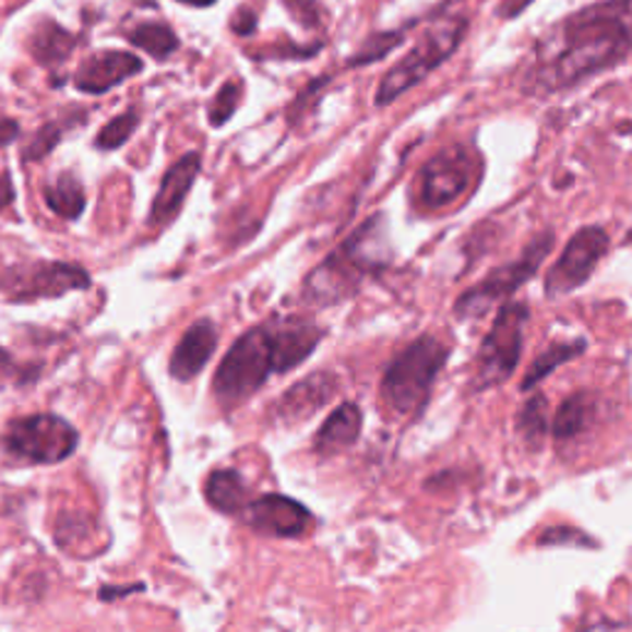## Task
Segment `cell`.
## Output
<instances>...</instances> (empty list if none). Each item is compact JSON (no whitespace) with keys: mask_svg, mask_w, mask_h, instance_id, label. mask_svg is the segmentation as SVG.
<instances>
[{"mask_svg":"<svg viewBox=\"0 0 632 632\" xmlns=\"http://www.w3.org/2000/svg\"><path fill=\"white\" fill-rule=\"evenodd\" d=\"M632 52V0H598L553 23L534 45L522 90L549 97L616 68Z\"/></svg>","mask_w":632,"mask_h":632,"instance_id":"6da1fadb","label":"cell"},{"mask_svg":"<svg viewBox=\"0 0 632 632\" xmlns=\"http://www.w3.org/2000/svg\"><path fill=\"white\" fill-rule=\"evenodd\" d=\"M322 329L311 319H272L245 332L223 356L213 375V393L225 410L252 398L275 373H287L314 354Z\"/></svg>","mask_w":632,"mask_h":632,"instance_id":"7a4b0ae2","label":"cell"},{"mask_svg":"<svg viewBox=\"0 0 632 632\" xmlns=\"http://www.w3.org/2000/svg\"><path fill=\"white\" fill-rule=\"evenodd\" d=\"M385 265L383 215H373L354 230L305 282V297L317 305H336Z\"/></svg>","mask_w":632,"mask_h":632,"instance_id":"3957f363","label":"cell"},{"mask_svg":"<svg viewBox=\"0 0 632 632\" xmlns=\"http://www.w3.org/2000/svg\"><path fill=\"white\" fill-rule=\"evenodd\" d=\"M467 31L469 17L465 15L436 17L426 35L405 52V58L383 74L379 90H375V107H389L395 99H401L405 92H410L422 80H428L432 72L442 68L460 50Z\"/></svg>","mask_w":632,"mask_h":632,"instance_id":"277c9868","label":"cell"},{"mask_svg":"<svg viewBox=\"0 0 632 632\" xmlns=\"http://www.w3.org/2000/svg\"><path fill=\"white\" fill-rule=\"evenodd\" d=\"M448 361V346L436 336H418L385 368L381 393L395 413L415 415L428 403L438 373Z\"/></svg>","mask_w":632,"mask_h":632,"instance_id":"5b68a950","label":"cell"},{"mask_svg":"<svg viewBox=\"0 0 632 632\" xmlns=\"http://www.w3.org/2000/svg\"><path fill=\"white\" fill-rule=\"evenodd\" d=\"M0 448L21 465H60L80 448V430L55 413L13 418L0 436Z\"/></svg>","mask_w":632,"mask_h":632,"instance_id":"8992f818","label":"cell"},{"mask_svg":"<svg viewBox=\"0 0 632 632\" xmlns=\"http://www.w3.org/2000/svg\"><path fill=\"white\" fill-rule=\"evenodd\" d=\"M482 174V156L467 144H450L438 151L415 176V203L422 211H442L475 188Z\"/></svg>","mask_w":632,"mask_h":632,"instance_id":"52a82bcc","label":"cell"},{"mask_svg":"<svg viewBox=\"0 0 632 632\" xmlns=\"http://www.w3.org/2000/svg\"><path fill=\"white\" fill-rule=\"evenodd\" d=\"M529 322V307L512 301L499 309L492 329L485 336L475 361V391H487L512 379L524 346V326Z\"/></svg>","mask_w":632,"mask_h":632,"instance_id":"ba28073f","label":"cell"},{"mask_svg":"<svg viewBox=\"0 0 632 632\" xmlns=\"http://www.w3.org/2000/svg\"><path fill=\"white\" fill-rule=\"evenodd\" d=\"M553 242L556 238L551 230L536 235L514 262L497 267L494 272H489L482 282H477L475 287L462 291L455 305V314L465 319L482 317L485 311L499 305V301L512 297L518 287L526 285V282L539 272L541 262L549 258V252L553 250Z\"/></svg>","mask_w":632,"mask_h":632,"instance_id":"9c48e42d","label":"cell"},{"mask_svg":"<svg viewBox=\"0 0 632 632\" xmlns=\"http://www.w3.org/2000/svg\"><path fill=\"white\" fill-rule=\"evenodd\" d=\"M92 287L90 272L74 262H23L8 267L0 275V291L11 301L58 299L68 291H84Z\"/></svg>","mask_w":632,"mask_h":632,"instance_id":"30bf717a","label":"cell"},{"mask_svg":"<svg viewBox=\"0 0 632 632\" xmlns=\"http://www.w3.org/2000/svg\"><path fill=\"white\" fill-rule=\"evenodd\" d=\"M610 248L608 232L600 225H586L573 238L565 242L561 258L553 262V267L546 275V295L561 297L579 289L591 279L593 270L606 258Z\"/></svg>","mask_w":632,"mask_h":632,"instance_id":"8fae6325","label":"cell"},{"mask_svg":"<svg viewBox=\"0 0 632 632\" xmlns=\"http://www.w3.org/2000/svg\"><path fill=\"white\" fill-rule=\"evenodd\" d=\"M240 518L250 529L265 536H277V539H297V536L307 534L314 522L305 504L285 494L250 499L248 506L240 512Z\"/></svg>","mask_w":632,"mask_h":632,"instance_id":"7c38bea8","label":"cell"},{"mask_svg":"<svg viewBox=\"0 0 632 632\" xmlns=\"http://www.w3.org/2000/svg\"><path fill=\"white\" fill-rule=\"evenodd\" d=\"M201 154H198V151H188L186 156L178 158V162L168 168L162 178V186H158L154 203H151L148 228L164 230L178 218L198 174H201Z\"/></svg>","mask_w":632,"mask_h":632,"instance_id":"4fadbf2b","label":"cell"},{"mask_svg":"<svg viewBox=\"0 0 632 632\" xmlns=\"http://www.w3.org/2000/svg\"><path fill=\"white\" fill-rule=\"evenodd\" d=\"M141 72H144V60L139 55L124 50H99L82 60L77 72H74V87L82 94L99 97V94H107Z\"/></svg>","mask_w":632,"mask_h":632,"instance_id":"5bb4252c","label":"cell"},{"mask_svg":"<svg viewBox=\"0 0 632 632\" xmlns=\"http://www.w3.org/2000/svg\"><path fill=\"white\" fill-rule=\"evenodd\" d=\"M215 348H218V329H215L211 319H198V322L186 329V334L174 346L168 373L181 383L193 381L211 361Z\"/></svg>","mask_w":632,"mask_h":632,"instance_id":"9a60e30c","label":"cell"},{"mask_svg":"<svg viewBox=\"0 0 632 632\" xmlns=\"http://www.w3.org/2000/svg\"><path fill=\"white\" fill-rule=\"evenodd\" d=\"M336 379L332 373H311L305 381H299L291 385V389L282 395L275 403V413L279 415V420L285 422H301L309 420L317 410H322L324 405L334 398L336 393Z\"/></svg>","mask_w":632,"mask_h":632,"instance_id":"2e32d148","label":"cell"},{"mask_svg":"<svg viewBox=\"0 0 632 632\" xmlns=\"http://www.w3.org/2000/svg\"><path fill=\"white\" fill-rule=\"evenodd\" d=\"M77 35L70 33L68 27L60 25L52 17H40L27 33L25 47L31 58L43 64V68H58V64L68 62L70 55L77 50Z\"/></svg>","mask_w":632,"mask_h":632,"instance_id":"e0dca14e","label":"cell"},{"mask_svg":"<svg viewBox=\"0 0 632 632\" xmlns=\"http://www.w3.org/2000/svg\"><path fill=\"white\" fill-rule=\"evenodd\" d=\"M361 422L363 415L356 403L338 405V408L329 415L324 426L319 428L314 438V450L319 455H336V452L351 448L358 436H361Z\"/></svg>","mask_w":632,"mask_h":632,"instance_id":"ac0fdd59","label":"cell"},{"mask_svg":"<svg viewBox=\"0 0 632 632\" xmlns=\"http://www.w3.org/2000/svg\"><path fill=\"white\" fill-rule=\"evenodd\" d=\"M203 494L215 512L240 516L250 502V487L238 469H215L207 475Z\"/></svg>","mask_w":632,"mask_h":632,"instance_id":"d6986e66","label":"cell"},{"mask_svg":"<svg viewBox=\"0 0 632 632\" xmlns=\"http://www.w3.org/2000/svg\"><path fill=\"white\" fill-rule=\"evenodd\" d=\"M45 203L50 211L62 220H80L84 207H87V193H84V186L77 176L72 171H62L60 176H55L50 183H45L43 188Z\"/></svg>","mask_w":632,"mask_h":632,"instance_id":"ffe728a7","label":"cell"},{"mask_svg":"<svg viewBox=\"0 0 632 632\" xmlns=\"http://www.w3.org/2000/svg\"><path fill=\"white\" fill-rule=\"evenodd\" d=\"M127 40L158 62L168 60L178 47H181V40H178L176 31L164 21L139 23L134 31L127 33Z\"/></svg>","mask_w":632,"mask_h":632,"instance_id":"44dd1931","label":"cell"},{"mask_svg":"<svg viewBox=\"0 0 632 632\" xmlns=\"http://www.w3.org/2000/svg\"><path fill=\"white\" fill-rule=\"evenodd\" d=\"M593 413H596V403H593L588 393H575L571 398H565L553 418L551 430L556 440L563 442L579 438L581 432L591 426Z\"/></svg>","mask_w":632,"mask_h":632,"instance_id":"7402d4cb","label":"cell"},{"mask_svg":"<svg viewBox=\"0 0 632 632\" xmlns=\"http://www.w3.org/2000/svg\"><path fill=\"white\" fill-rule=\"evenodd\" d=\"M586 351V342L583 338H575V342H561V344H551L546 348L544 354L534 358V363L529 366V371L524 375L522 389L529 391L536 383H541L546 375H551L556 368L563 366L565 361H573L575 356H581Z\"/></svg>","mask_w":632,"mask_h":632,"instance_id":"603a6c76","label":"cell"},{"mask_svg":"<svg viewBox=\"0 0 632 632\" xmlns=\"http://www.w3.org/2000/svg\"><path fill=\"white\" fill-rule=\"evenodd\" d=\"M403 37H405V27H401V31H385V33L371 35L361 45V50H356L351 58L346 60V68L358 70V68H366V64H373L383 58H389L395 47L403 45Z\"/></svg>","mask_w":632,"mask_h":632,"instance_id":"cb8c5ba5","label":"cell"},{"mask_svg":"<svg viewBox=\"0 0 632 632\" xmlns=\"http://www.w3.org/2000/svg\"><path fill=\"white\" fill-rule=\"evenodd\" d=\"M74 121L77 119H68V121L55 119V121H47V124H43L40 129L35 131L33 139L23 146V162L37 164V162H43V158L50 156L52 151L60 146L64 131L74 127Z\"/></svg>","mask_w":632,"mask_h":632,"instance_id":"d4e9b609","label":"cell"},{"mask_svg":"<svg viewBox=\"0 0 632 632\" xmlns=\"http://www.w3.org/2000/svg\"><path fill=\"white\" fill-rule=\"evenodd\" d=\"M516 430L522 432L524 440L532 448H539L546 432H549V422H546V398L544 395H534L524 403V408L516 415Z\"/></svg>","mask_w":632,"mask_h":632,"instance_id":"484cf974","label":"cell"},{"mask_svg":"<svg viewBox=\"0 0 632 632\" xmlns=\"http://www.w3.org/2000/svg\"><path fill=\"white\" fill-rule=\"evenodd\" d=\"M136 129H139V111L127 109L124 115L109 119L107 124L99 129L97 139H94V146L99 151H117L134 136Z\"/></svg>","mask_w":632,"mask_h":632,"instance_id":"4316f807","label":"cell"},{"mask_svg":"<svg viewBox=\"0 0 632 632\" xmlns=\"http://www.w3.org/2000/svg\"><path fill=\"white\" fill-rule=\"evenodd\" d=\"M240 99H242V82L240 80L225 82L223 87L215 92L211 104H207V121H211V127L220 129L228 124L240 107Z\"/></svg>","mask_w":632,"mask_h":632,"instance_id":"83f0119b","label":"cell"},{"mask_svg":"<svg viewBox=\"0 0 632 632\" xmlns=\"http://www.w3.org/2000/svg\"><path fill=\"white\" fill-rule=\"evenodd\" d=\"M329 82H332V77H317L314 82L307 84V87L297 94L295 102H291L287 107V121H289L291 129L299 127L301 121H307L309 111H314L319 99H322V90L329 87Z\"/></svg>","mask_w":632,"mask_h":632,"instance_id":"f1b7e54d","label":"cell"},{"mask_svg":"<svg viewBox=\"0 0 632 632\" xmlns=\"http://www.w3.org/2000/svg\"><path fill=\"white\" fill-rule=\"evenodd\" d=\"M94 529H97V526H94L87 514H62L58 529H55V539H58V546H62V549H70V544L77 539L87 541Z\"/></svg>","mask_w":632,"mask_h":632,"instance_id":"f546056e","label":"cell"},{"mask_svg":"<svg viewBox=\"0 0 632 632\" xmlns=\"http://www.w3.org/2000/svg\"><path fill=\"white\" fill-rule=\"evenodd\" d=\"M282 3L305 31H322L324 27V8L319 5V0H282Z\"/></svg>","mask_w":632,"mask_h":632,"instance_id":"4dcf8cb0","label":"cell"},{"mask_svg":"<svg viewBox=\"0 0 632 632\" xmlns=\"http://www.w3.org/2000/svg\"><path fill=\"white\" fill-rule=\"evenodd\" d=\"M539 546H593V539L583 532L573 529V526L563 524V526H551L549 532H544Z\"/></svg>","mask_w":632,"mask_h":632,"instance_id":"1f68e13d","label":"cell"},{"mask_svg":"<svg viewBox=\"0 0 632 632\" xmlns=\"http://www.w3.org/2000/svg\"><path fill=\"white\" fill-rule=\"evenodd\" d=\"M230 27H232L235 35L250 37V35H254V31H258V15H254L252 8L242 5V8H238V11H235Z\"/></svg>","mask_w":632,"mask_h":632,"instance_id":"d6a6232c","label":"cell"},{"mask_svg":"<svg viewBox=\"0 0 632 632\" xmlns=\"http://www.w3.org/2000/svg\"><path fill=\"white\" fill-rule=\"evenodd\" d=\"M532 5H534V0H499L494 13H497L499 21H516V17Z\"/></svg>","mask_w":632,"mask_h":632,"instance_id":"836d02e7","label":"cell"},{"mask_svg":"<svg viewBox=\"0 0 632 632\" xmlns=\"http://www.w3.org/2000/svg\"><path fill=\"white\" fill-rule=\"evenodd\" d=\"M319 50H322V43L314 45V47H291V45H285V47H272V50H265V52H260V58H291V55H297V58H309V55H317Z\"/></svg>","mask_w":632,"mask_h":632,"instance_id":"e575fe53","label":"cell"},{"mask_svg":"<svg viewBox=\"0 0 632 632\" xmlns=\"http://www.w3.org/2000/svg\"><path fill=\"white\" fill-rule=\"evenodd\" d=\"M141 591H146L144 583H131V586H127V588H121V586H104V588L99 591V598H102L104 603H111V600L127 598V596H131V593H141Z\"/></svg>","mask_w":632,"mask_h":632,"instance_id":"d590c367","label":"cell"},{"mask_svg":"<svg viewBox=\"0 0 632 632\" xmlns=\"http://www.w3.org/2000/svg\"><path fill=\"white\" fill-rule=\"evenodd\" d=\"M21 136V124L11 117H0V146H11Z\"/></svg>","mask_w":632,"mask_h":632,"instance_id":"8d00e7d4","label":"cell"},{"mask_svg":"<svg viewBox=\"0 0 632 632\" xmlns=\"http://www.w3.org/2000/svg\"><path fill=\"white\" fill-rule=\"evenodd\" d=\"M15 186H13V178L8 171L0 174V211H5L8 205L15 203Z\"/></svg>","mask_w":632,"mask_h":632,"instance_id":"74e56055","label":"cell"},{"mask_svg":"<svg viewBox=\"0 0 632 632\" xmlns=\"http://www.w3.org/2000/svg\"><path fill=\"white\" fill-rule=\"evenodd\" d=\"M455 3H457V0H440V3H438L436 8H432V11L428 13V21H436V17H440L442 13L448 11L450 5H455Z\"/></svg>","mask_w":632,"mask_h":632,"instance_id":"f35d334b","label":"cell"},{"mask_svg":"<svg viewBox=\"0 0 632 632\" xmlns=\"http://www.w3.org/2000/svg\"><path fill=\"white\" fill-rule=\"evenodd\" d=\"M176 3H183V5H191V8H211L218 3V0H176Z\"/></svg>","mask_w":632,"mask_h":632,"instance_id":"ab89813d","label":"cell"}]
</instances>
